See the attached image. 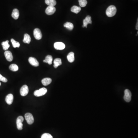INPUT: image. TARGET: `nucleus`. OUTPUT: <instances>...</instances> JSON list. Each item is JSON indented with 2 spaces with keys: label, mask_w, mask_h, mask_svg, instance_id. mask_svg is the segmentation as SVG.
<instances>
[{
  "label": "nucleus",
  "mask_w": 138,
  "mask_h": 138,
  "mask_svg": "<svg viewBox=\"0 0 138 138\" xmlns=\"http://www.w3.org/2000/svg\"><path fill=\"white\" fill-rule=\"evenodd\" d=\"M4 55L7 61H12L13 60L12 54L10 51H6L4 52Z\"/></svg>",
  "instance_id": "obj_11"
},
{
  "label": "nucleus",
  "mask_w": 138,
  "mask_h": 138,
  "mask_svg": "<svg viewBox=\"0 0 138 138\" xmlns=\"http://www.w3.org/2000/svg\"><path fill=\"white\" fill-rule=\"evenodd\" d=\"M117 12V9L116 7L113 5H111L109 6L106 10V14L108 17H113L116 15Z\"/></svg>",
  "instance_id": "obj_1"
},
{
  "label": "nucleus",
  "mask_w": 138,
  "mask_h": 138,
  "mask_svg": "<svg viewBox=\"0 0 138 138\" xmlns=\"http://www.w3.org/2000/svg\"><path fill=\"white\" fill-rule=\"evenodd\" d=\"M92 24V21H91V17L90 16L87 15L85 19H84L83 20V26L87 28V25L88 24Z\"/></svg>",
  "instance_id": "obj_13"
},
{
  "label": "nucleus",
  "mask_w": 138,
  "mask_h": 138,
  "mask_svg": "<svg viewBox=\"0 0 138 138\" xmlns=\"http://www.w3.org/2000/svg\"><path fill=\"white\" fill-rule=\"evenodd\" d=\"M81 10V8L80 7H78L76 5L72 6L71 8V11L75 14H77L79 13Z\"/></svg>",
  "instance_id": "obj_20"
},
{
  "label": "nucleus",
  "mask_w": 138,
  "mask_h": 138,
  "mask_svg": "<svg viewBox=\"0 0 138 138\" xmlns=\"http://www.w3.org/2000/svg\"><path fill=\"white\" fill-rule=\"evenodd\" d=\"M55 11L56 8L54 6H48L45 10L46 14L48 15H52L55 13Z\"/></svg>",
  "instance_id": "obj_9"
},
{
  "label": "nucleus",
  "mask_w": 138,
  "mask_h": 138,
  "mask_svg": "<svg viewBox=\"0 0 138 138\" xmlns=\"http://www.w3.org/2000/svg\"><path fill=\"white\" fill-rule=\"evenodd\" d=\"M132 94L130 90L128 89L125 91L124 96L123 97L125 101L127 102H129L131 100Z\"/></svg>",
  "instance_id": "obj_5"
},
{
  "label": "nucleus",
  "mask_w": 138,
  "mask_h": 138,
  "mask_svg": "<svg viewBox=\"0 0 138 138\" xmlns=\"http://www.w3.org/2000/svg\"><path fill=\"white\" fill-rule=\"evenodd\" d=\"M29 61L31 65L35 67L38 66L39 65L38 61L35 58L33 57H30L29 59Z\"/></svg>",
  "instance_id": "obj_10"
},
{
  "label": "nucleus",
  "mask_w": 138,
  "mask_h": 138,
  "mask_svg": "<svg viewBox=\"0 0 138 138\" xmlns=\"http://www.w3.org/2000/svg\"><path fill=\"white\" fill-rule=\"evenodd\" d=\"M41 138H53L52 135L49 133H45L42 135Z\"/></svg>",
  "instance_id": "obj_27"
},
{
  "label": "nucleus",
  "mask_w": 138,
  "mask_h": 138,
  "mask_svg": "<svg viewBox=\"0 0 138 138\" xmlns=\"http://www.w3.org/2000/svg\"><path fill=\"white\" fill-rule=\"evenodd\" d=\"M0 85H1V83L0 82Z\"/></svg>",
  "instance_id": "obj_30"
},
{
  "label": "nucleus",
  "mask_w": 138,
  "mask_h": 138,
  "mask_svg": "<svg viewBox=\"0 0 138 138\" xmlns=\"http://www.w3.org/2000/svg\"><path fill=\"white\" fill-rule=\"evenodd\" d=\"M79 5L80 7H85L87 4V1L86 0H79Z\"/></svg>",
  "instance_id": "obj_26"
},
{
  "label": "nucleus",
  "mask_w": 138,
  "mask_h": 138,
  "mask_svg": "<svg viewBox=\"0 0 138 138\" xmlns=\"http://www.w3.org/2000/svg\"><path fill=\"white\" fill-rule=\"evenodd\" d=\"M29 87L26 85L23 86L20 90V93L21 95L22 96H26L29 93Z\"/></svg>",
  "instance_id": "obj_7"
},
{
  "label": "nucleus",
  "mask_w": 138,
  "mask_h": 138,
  "mask_svg": "<svg viewBox=\"0 0 138 138\" xmlns=\"http://www.w3.org/2000/svg\"><path fill=\"white\" fill-rule=\"evenodd\" d=\"M54 48L57 50H63L65 48V45L62 42H57L54 44Z\"/></svg>",
  "instance_id": "obj_8"
},
{
  "label": "nucleus",
  "mask_w": 138,
  "mask_h": 138,
  "mask_svg": "<svg viewBox=\"0 0 138 138\" xmlns=\"http://www.w3.org/2000/svg\"><path fill=\"white\" fill-rule=\"evenodd\" d=\"M24 118L22 116H20L18 117L17 118V128L19 130H22L23 128V122L24 121Z\"/></svg>",
  "instance_id": "obj_4"
},
{
  "label": "nucleus",
  "mask_w": 138,
  "mask_h": 138,
  "mask_svg": "<svg viewBox=\"0 0 138 138\" xmlns=\"http://www.w3.org/2000/svg\"><path fill=\"white\" fill-rule=\"evenodd\" d=\"M45 2L49 6H54L56 4V0H45Z\"/></svg>",
  "instance_id": "obj_22"
},
{
  "label": "nucleus",
  "mask_w": 138,
  "mask_h": 138,
  "mask_svg": "<svg viewBox=\"0 0 138 138\" xmlns=\"http://www.w3.org/2000/svg\"><path fill=\"white\" fill-rule=\"evenodd\" d=\"M64 26L68 29L70 30V31H72L73 29V24L72 23L67 22L66 23H65L64 24Z\"/></svg>",
  "instance_id": "obj_21"
},
{
  "label": "nucleus",
  "mask_w": 138,
  "mask_h": 138,
  "mask_svg": "<svg viewBox=\"0 0 138 138\" xmlns=\"http://www.w3.org/2000/svg\"><path fill=\"white\" fill-rule=\"evenodd\" d=\"M53 61V57L52 56L50 55H48L46 56L45 57V60H43V62L47 63L49 65H51Z\"/></svg>",
  "instance_id": "obj_17"
},
{
  "label": "nucleus",
  "mask_w": 138,
  "mask_h": 138,
  "mask_svg": "<svg viewBox=\"0 0 138 138\" xmlns=\"http://www.w3.org/2000/svg\"><path fill=\"white\" fill-rule=\"evenodd\" d=\"M67 59L70 63H72L75 61V54L73 52H71L68 54Z\"/></svg>",
  "instance_id": "obj_15"
},
{
  "label": "nucleus",
  "mask_w": 138,
  "mask_h": 138,
  "mask_svg": "<svg viewBox=\"0 0 138 138\" xmlns=\"http://www.w3.org/2000/svg\"><path fill=\"white\" fill-rule=\"evenodd\" d=\"M51 81H52V79H51L50 78L46 77V78H45L42 79V81H41V82L43 85L46 86L48 85L49 84H50L51 82Z\"/></svg>",
  "instance_id": "obj_16"
},
{
  "label": "nucleus",
  "mask_w": 138,
  "mask_h": 138,
  "mask_svg": "<svg viewBox=\"0 0 138 138\" xmlns=\"http://www.w3.org/2000/svg\"><path fill=\"white\" fill-rule=\"evenodd\" d=\"M47 92V89L45 87H43L39 90H36L34 92V94L36 97H40L46 94Z\"/></svg>",
  "instance_id": "obj_2"
},
{
  "label": "nucleus",
  "mask_w": 138,
  "mask_h": 138,
  "mask_svg": "<svg viewBox=\"0 0 138 138\" xmlns=\"http://www.w3.org/2000/svg\"><path fill=\"white\" fill-rule=\"evenodd\" d=\"M9 41L8 40H7L6 41H3L2 43V46L3 49L4 50H7L10 47V45L9 44Z\"/></svg>",
  "instance_id": "obj_23"
},
{
  "label": "nucleus",
  "mask_w": 138,
  "mask_h": 138,
  "mask_svg": "<svg viewBox=\"0 0 138 138\" xmlns=\"http://www.w3.org/2000/svg\"><path fill=\"white\" fill-rule=\"evenodd\" d=\"M53 63H54V66H54V68H56L58 66L61 65V60L60 58H57L54 60Z\"/></svg>",
  "instance_id": "obj_19"
},
{
  "label": "nucleus",
  "mask_w": 138,
  "mask_h": 138,
  "mask_svg": "<svg viewBox=\"0 0 138 138\" xmlns=\"http://www.w3.org/2000/svg\"><path fill=\"white\" fill-rule=\"evenodd\" d=\"M11 41L12 42V44L13 45V46L14 48H19L20 47V44L19 42L15 41L14 39L12 38L11 40Z\"/></svg>",
  "instance_id": "obj_25"
},
{
  "label": "nucleus",
  "mask_w": 138,
  "mask_h": 138,
  "mask_svg": "<svg viewBox=\"0 0 138 138\" xmlns=\"http://www.w3.org/2000/svg\"><path fill=\"white\" fill-rule=\"evenodd\" d=\"M12 16L14 19L17 20L19 17V12L17 9H15L13 10L12 14Z\"/></svg>",
  "instance_id": "obj_14"
},
{
  "label": "nucleus",
  "mask_w": 138,
  "mask_h": 138,
  "mask_svg": "<svg viewBox=\"0 0 138 138\" xmlns=\"http://www.w3.org/2000/svg\"><path fill=\"white\" fill-rule=\"evenodd\" d=\"M31 39L30 36L29 34H27V33L25 34L24 35V39L23 40V42L24 43L29 44L30 43V42H31Z\"/></svg>",
  "instance_id": "obj_18"
},
{
  "label": "nucleus",
  "mask_w": 138,
  "mask_h": 138,
  "mask_svg": "<svg viewBox=\"0 0 138 138\" xmlns=\"http://www.w3.org/2000/svg\"><path fill=\"white\" fill-rule=\"evenodd\" d=\"M33 35L36 40H40L42 38V35L41 31L39 29L36 28L34 29L33 31Z\"/></svg>",
  "instance_id": "obj_6"
},
{
  "label": "nucleus",
  "mask_w": 138,
  "mask_h": 138,
  "mask_svg": "<svg viewBox=\"0 0 138 138\" xmlns=\"http://www.w3.org/2000/svg\"><path fill=\"white\" fill-rule=\"evenodd\" d=\"M9 69L13 72H17L19 70V67L17 65L13 64L9 66Z\"/></svg>",
  "instance_id": "obj_24"
},
{
  "label": "nucleus",
  "mask_w": 138,
  "mask_h": 138,
  "mask_svg": "<svg viewBox=\"0 0 138 138\" xmlns=\"http://www.w3.org/2000/svg\"><path fill=\"white\" fill-rule=\"evenodd\" d=\"M0 81H1L4 82H7V79L4 77H3L1 74H0Z\"/></svg>",
  "instance_id": "obj_28"
},
{
  "label": "nucleus",
  "mask_w": 138,
  "mask_h": 138,
  "mask_svg": "<svg viewBox=\"0 0 138 138\" xmlns=\"http://www.w3.org/2000/svg\"><path fill=\"white\" fill-rule=\"evenodd\" d=\"M14 100V96L13 94H8L5 97V101L9 105H10L12 103Z\"/></svg>",
  "instance_id": "obj_12"
},
{
  "label": "nucleus",
  "mask_w": 138,
  "mask_h": 138,
  "mask_svg": "<svg viewBox=\"0 0 138 138\" xmlns=\"http://www.w3.org/2000/svg\"><path fill=\"white\" fill-rule=\"evenodd\" d=\"M138 20H137V24H136V29L137 30H138Z\"/></svg>",
  "instance_id": "obj_29"
},
{
  "label": "nucleus",
  "mask_w": 138,
  "mask_h": 138,
  "mask_svg": "<svg viewBox=\"0 0 138 138\" xmlns=\"http://www.w3.org/2000/svg\"><path fill=\"white\" fill-rule=\"evenodd\" d=\"M25 117L27 123L31 125L34 123V118L32 115L30 113H27L25 115Z\"/></svg>",
  "instance_id": "obj_3"
}]
</instances>
